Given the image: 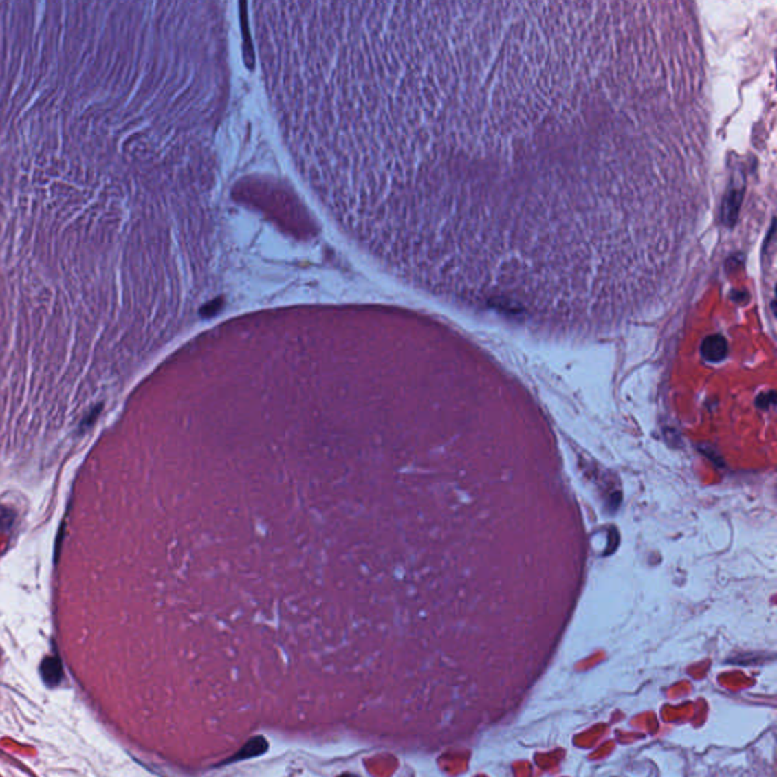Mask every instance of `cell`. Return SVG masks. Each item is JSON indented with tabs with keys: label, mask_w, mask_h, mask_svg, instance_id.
Listing matches in <instances>:
<instances>
[{
	"label": "cell",
	"mask_w": 777,
	"mask_h": 777,
	"mask_svg": "<svg viewBox=\"0 0 777 777\" xmlns=\"http://www.w3.org/2000/svg\"><path fill=\"white\" fill-rule=\"evenodd\" d=\"M296 177L398 284L544 333L680 290L709 210L691 2H275L254 31Z\"/></svg>",
	"instance_id": "obj_1"
},
{
	"label": "cell",
	"mask_w": 777,
	"mask_h": 777,
	"mask_svg": "<svg viewBox=\"0 0 777 777\" xmlns=\"http://www.w3.org/2000/svg\"><path fill=\"white\" fill-rule=\"evenodd\" d=\"M705 353L709 358H721L725 354V343L721 339H710L705 347Z\"/></svg>",
	"instance_id": "obj_2"
}]
</instances>
